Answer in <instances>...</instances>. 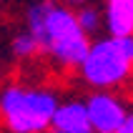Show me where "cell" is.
Instances as JSON below:
<instances>
[{"instance_id": "1", "label": "cell", "mask_w": 133, "mask_h": 133, "mask_svg": "<svg viewBox=\"0 0 133 133\" xmlns=\"http://www.w3.org/2000/svg\"><path fill=\"white\" fill-rule=\"evenodd\" d=\"M25 28L40 40L43 55L58 70H78L93 43L81 28L75 8L63 0L30 3L25 10Z\"/></svg>"}, {"instance_id": "2", "label": "cell", "mask_w": 133, "mask_h": 133, "mask_svg": "<svg viewBox=\"0 0 133 133\" xmlns=\"http://www.w3.org/2000/svg\"><path fill=\"white\" fill-rule=\"evenodd\" d=\"M60 98L53 88L5 83L0 88V123L8 133H48Z\"/></svg>"}, {"instance_id": "3", "label": "cell", "mask_w": 133, "mask_h": 133, "mask_svg": "<svg viewBox=\"0 0 133 133\" xmlns=\"http://www.w3.org/2000/svg\"><path fill=\"white\" fill-rule=\"evenodd\" d=\"M78 75L93 90H116L133 78V60L123 53L118 40L108 35L90 43V50L78 68Z\"/></svg>"}, {"instance_id": "4", "label": "cell", "mask_w": 133, "mask_h": 133, "mask_svg": "<svg viewBox=\"0 0 133 133\" xmlns=\"http://www.w3.org/2000/svg\"><path fill=\"white\" fill-rule=\"evenodd\" d=\"M85 108L96 133H118L121 123L128 116L123 98H118L113 90H93L85 98Z\"/></svg>"}, {"instance_id": "5", "label": "cell", "mask_w": 133, "mask_h": 133, "mask_svg": "<svg viewBox=\"0 0 133 133\" xmlns=\"http://www.w3.org/2000/svg\"><path fill=\"white\" fill-rule=\"evenodd\" d=\"M48 133H96L88 108H85V101H75V98L60 101Z\"/></svg>"}, {"instance_id": "6", "label": "cell", "mask_w": 133, "mask_h": 133, "mask_svg": "<svg viewBox=\"0 0 133 133\" xmlns=\"http://www.w3.org/2000/svg\"><path fill=\"white\" fill-rule=\"evenodd\" d=\"M108 35H133V0H103Z\"/></svg>"}, {"instance_id": "7", "label": "cell", "mask_w": 133, "mask_h": 133, "mask_svg": "<svg viewBox=\"0 0 133 133\" xmlns=\"http://www.w3.org/2000/svg\"><path fill=\"white\" fill-rule=\"evenodd\" d=\"M40 53H43L40 40H38L28 28L20 30V33H15V35L10 38V55H13L15 60H33V58H38Z\"/></svg>"}, {"instance_id": "8", "label": "cell", "mask_w": 133, "mask_h": 133, "mask_svg": "<svg viewBox=\"0 0 133 133\" xmlns=\"http://www.w3.org/2000/svg\"><path fill=\"white\" fill-rule=\"evenodd\" d=\"M75 15H78V23L81 28L88 33V35H96L101 28H105V15L103 10L93 3H85V5H78L75 8Z\"/></svg>"}, {"instance_id": "9", "label": "cell", "mask_w": 133, "mask_h": 133, "mask_svg": "<svg viewBox=\"0 0 133 133\" xmlns=\"http://www.w3.org/2000/svg\"><path fill=\"white\" fill-rule=\"evenodd\" d=\"M118 133H133V111H128V116H126V121L121 123Z\"/></svg>"}, {"instance_id": "10", "label": "cell", "mask_w": 133, "mask_h": 133, "mask_svg": "<svg viewBox=\"0 0 133 133\" xmlns=\"http://www.w3.org/2000/svg\"><path fill=\"white\" fill-rule=\"evenodd\" d=\"M63 3H68V5H73V8H78V5H85V3H90V0H63Z\"/></svg>"}, {"instance_id": "11", "label": "cell", "mask_w": 133, "mask_h": 133, "mask_svg": "<svg viewBox=\"0 0 133 133\" xmlns=\"http://www.w3.org/2000/svg\"><path fill=\"white\" fill-rule=\"evenodd\" d=\"M0 3H3V0H0Z\"/></svg>"}]
</instances>
